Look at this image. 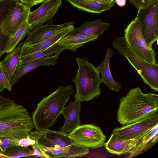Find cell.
Masks as SVG:
<instances>
[{
	"mask_svg": "<svg viewBox=\"0 0 158 158\" xmlns=\"http://www.w3.org/2000/svg\"><path fill=\"white\" fill-rule=\"evenodd\" d=\"M158 109V95L143 93L139 87L130 89L119 100L116 118L124 125L135 121L155 110Z\"/></svg>",
	"mask_w": 158,
	"mask_h": 158,
	"instance_id": "cell-1",
	"label": "cell"
},
{
	"mask_svg": "<svg viewBox=\"0 0 158 158\" xmlns=\"http://www.w3.org/2000/svg\"><path fill=\"white\" fill-rule=\"evenodd\" d=\"M74 91L70 85L60 86L38 103L32 116L36 131L47 130L55 124L58 117Z\"/></svg>",
	"mask_w": 158,
	"mask_h": 158,
	"instance_id": "cell-2",
	"label": "cell"
},
{
	"mask_svg": "<svg viewBox=\"0 0 158 158\" xmlns=\"http://www.w3.org/2000/svg\"><path fill=\"white\" fill-rule=\"evenodd\" d=\"M34 128L32 118L22 105L15 102L0 106V137L19 140Z\"/></svg>",
	"mask_w": 158,
	"mask_h": 158,
	"instance_id": "cell-3",
	"label": "cell"
},
{
	"mask_svg": "<svg viewBox=\"0 0 158 158\" xmlns=\"http://www.w3.org/2000/svg\"><path fill=\"white\" fill-rule=\"evenodd\" d=\"M75 60L78 70L72 79L76 89L74 98L81 102L88 101L98 96L101 93L100 85L102 83L99 73L86 58L76 57Z\"/></svg>",
	"mask_w": 158,
	"mask_h": 158,
	"instance_id": "cell-4",
	"label": "cell"
},
{
	"mask_svg": "<svg viewBox=\"0 0 158 158\" xmlns=\"http://www.w3.org/2000/svg\"><path fill=\"white\" fill-rule=\"evenodd\" d=\"M112 46L125 57L140 75L144 83L155 92L158 91V64L146 62L131 49L124 37L120 36L112 42Z\"/></svg>",
	"mask_w": 158,
	"mask_h": 158,
	"instance_id": "cell-5",
	"label": "cell"
},
{
	"mask_svg": "<svg viewBox=\"0 0 158 158\" xmlns=\"http://www.w3.org/2000/svg\"><path fill=\"white\" fill-rule=\"evenodd\" d=\"M125 40L131 50L143 61L157 64L156 54L152 48H149L143 37L140 25L136 17L127 27L124 31Z\"/></svg>",
	"mask_w": 158,
	"mask_h": 158,
	"instance_id": "cell-6",
	"label": "cell"
},
{
	"mask_svg": "<svg viewBox=\"0 0 158 158\" xmlns=\"http://www.w3.org/2000/svg\"><path fill=\"white\" fill-rule=\"evenodd\" d=\"M136 17L145 42L152 48L158 39V0H153L147 7L138 10Z\"/></svg>",
	"mask_w": 158,
	"mask_h": 158,
	"instance_id": "cell-7",
	"label": "cell"
},
{
	"mask_svg": "<svg viewBox=\"0 0 158 158\" xmlns=\"http://www.w3.org/2000/svg\"><path fill=\"white\" fill-rule=\"evenodd\" d=\"M68 135L74 144L93 149L104 146L106 139L100 128L94 124L80 125Z\"/></svg>",
	"mask_w": 158,
	"mask_h": 158,
	"instance_id": "cell-8",
	"label": "cell"
},
{
	"mask_svg": "<svg viewBox=\"0 0 158 158\" xmlns=\"http://www.w3.org/2000/svg\"><path fill=\"white\" fill-rule=\"evenodd\" d=\"M158 125V109L155 110L139 119L118 127L112 133L119 138L125 139L138 137Z\"/></svg>",
	"mask_w": 158,
	"mask_h": 158,
	"instance_id": "cell-9",
	"label": "cell"
},
{
	"mask_svg": "<svg viewBox=\"0 0 158 158\" xmlns=\"http://www.w3.org/2000/svg\"><path fill=\"white\" fill-rule=\"evenodd\" d=\"M31 8L20 2L11 7L0 26L4 36L7 38L13 35L27 20Z\"/></svg>",
	"mask_w": 158,
	"mask_h": 158,
	"instance_id": "cell-10",
	"label": "cell"
},
{
	"mask_svg": "<svg viewBox=\"0 0 158 158\" xmlns=\"http://www.w3.org/2000/svg\"><path fill=\"white\" fill-rule=\"evenodd\" d=\"M61 0H45L35 11L29 13L27 19L31 27L43 24L51 19L62 5Z\"/></svg>",
	"mask_w": 158,
	"mask_h": 158,
	"instance_id": "cell-11",
	"label": "cell"
},
{
	"mask_svg": "<svg viewBox=\"0 0 158 158\" xmlns=\"http://www.w3.org/2000/svg\"><path fill=\"white\" fill-rule=\"evenodd\" d=\"M71 22L55 25L51 21L46 24L31 27L27 35V37L23 45H29L39 43L47 39L64 29Z\"/></svg>",
	"mask_w": 158,
	"mask_h": 158,
	"instance_id": "cell-12",
	"label": "cell"
},
{
	"mask_svg": "<svg viewBox=\"0 0 158 158\" xmlns=\"http://www.w3.org/2000/svg\"><path fill=\"white\" fill-rule=\"evenodd\" d=\"M73 23L67 25L63 29L50 38L38 43L29 45H22L19 52V58L34 53L47 48L59 41L62 38L69 34L74 28Z\"/></svg>",
	"mask_w": 158,
	"mask_h": 158,
	"instance_id": "cell-13",
	"label": "cell"
},
{
	"mask_svg": "<svg viewBox=\"0 0 158 158\" xmlns=\"http://www.w3.org/2000/svg\"><path fill=\"white\" fill-rule=\"evenodd\" d=\"M81 108V102L76 99L64 107L61 114L64 117V122L60 128L61 131L69 133L80 125L79 115Z\"/></svg>",
	"mask_w": 158,
	"mask_h": 158,
	"instance_id": "cell-14",
	"label": "cell"
},
{
	"mask_svg": "<svg viewBox=\"0 0 158 158\" xmlns=\"http://www.w3.org/2000/svg\"><path fill=\"white\" fill-rule=\"evenodd\" d=\"M79 10L89 13L100 14L109 10L115 5L110 0H66Z\"/></svg>",
	"mask_w": 158,
	"mask_h": 158,
	"instance_id": "cell-15",
	"label": "cell"
},
{
	"mask_svg": "<svg viewBox=\"0 0 158 158\" xmlns=\"http://www.w3.org/2000/svg\"><path fill=\"white\" fill-rule=\"evenodd\" d=\"M137 138L125 139L119 138L113 133L111 135L104 146L107 151L112 154L120 156L129 154L135 148Z\"/></svg>",
	"mask_w": 158,
	"mask_h": 158,
	"instance_id": "cell-16",
	"label": "cell"
},
{
	"mask_svg": "<svg viewBox=\"0 0 158 158\" xmlns=\"http://www.w3.org/2000/svg\"><path fill=\"white\" fill-rule=\"evenodd\" d=\"M59 55L55 54L54 55L46 56L23 65L17 66L10 82L11 86H13L21 77L39 66H48L55 65L57 63Z\"/></svg>",
	"mask_w": 158,
	"mask_h": 158,
	"instance_id": "cell-17",
	"label": "cell"
},
{
	"mask_svg": "<svg viewBox=\"0 0 158 158\" xmlns=\"http://www.w3.org/2000/svg\"><path fill=\"white\" fill-rule=\"evenodd\" d=\"M113 50L108 48L104 58L96 69L102 75V83L105 84L111 90L118 92L122 89V85L114 79L110 67V59L113 57Z\"/></svg>",
	"mask_w": 158,
	"mask_h": 158,
	"instance_id": "cell-18",
	"label": "cell"
},
{
	"mask_svg": "<svg viewBox=\"0 0 158 158\" xmlns=\"http://www.w3.org/2000/svg\"><path fill=\"white\" fill-rule=\"evenodd\" d=\"M40 146L44 151L49 155L51 158L80 157L89 153V149L88 148L76 145L63 148L47 147L40 145Z\"/></svg>",
	"mask_w": 158,
	"mask_h": 158,
	"instance_id": "cell-19",
	"label": "cell"
},
{
	"mask_svg": "<svg viewBox=\"0 0 158 158\" xmlns=\"http://www.w3.org/2000/svg\"><path fill=\"white\" fill-rule=\"evenodd\" d=\"M109 23H104L101 19L85 22L79 27L74 28L69 34L70 35L81 34L99 36L110 27Z\"/></svg>",
	"mask_w": 158,
	"mask_h": 158,
	"instance_id": "cell-20",
	"label": "cell"
},
{
	"mask_svg": "<svg viewBox=\"0 0 158 158\" xmlns=\"http://www.w3.org/2000/svg\"><path fill=\"white\" fill-rule=\"evenodd\" d=\"M98 37L91 35L77 34L70 35L68 34L62 38L57 43L64 50H71L76 52L77 48L87 42L97 40Z\"/></svg>",
	"mask_w": 158,
	"mask_h": 158,
	"instance_id": "cell-21",
	"label": "cell"
},
{
	"mask_svg": "<svg viewBox=\"0 0 158 158\" xmlns=\"http://www.w3.org/2000/svg\"><path fill=\"white\" fill-rule=\"evenodd\" d=\"M158 138V125L137 138L135 146L129 154L128 158L135 156L143 152L147 147L156 142Z\"/></svg>",
	"mask_w": 158,
	"mask_h": 158,
	"instance_id": "cell-22",
	"label": "cell"
},
{
	"mask_svg": "<svg viewBox=\"0 0 158 158\" xmlns=\"http://www.w3.org/2000/svg\"><path fill=\"white\" fill-rule=\"evenodd\" d=\"M23 44V42L21 43L14 50L7 53L4 58L0 61L1 66L10 83L17 67L20 58V51Z\"/></svg>",
	"mask_w": 158,
	"mask_h": 158,
	"instance_id": "cell-23",
	"label": "cell"
},
{
	"mask_svg": "<svg viewBox=\"0 0 158 158\" xmlns=\"http://www.w3.org/2000/svg\"><path fill=\"white\" fill-rule=\"evenodd\" d=\"M64 50L57 42L47 48L19 58L17 66L24 65L43 58L51 56L54 54L60 55Z\"/></svg>",
	"mask_w": 158,
	"mask_h": 158,
	"instance_id": "cell-24",
	"label": "cell"
},
{
	"mask_svg": "<svg viewBox=\"0 0 158 158\" xmlns=\"http://www.w3.org/2000/svg\"><path fill=\"white\" fill-rule=\"evenodd\" d=\"M31 27L27 20L13 35L7 38L2 52L3 54L9 53L14 50L18 43L27 35Z\"/></svg>",
	"mask_w": 158,
	"mask_h": 158,
	"instance_id": "cell-25",
	"label": "cell"
},
{
	"mask_svg": "<svg viewBox=\"0 0 158 158\" xmlns=\"http://www.w3.org/2000/svg\"><path fill=\"white\" fill-rule=\"evenodd\" d=\"M0 153L6 158L31 157L33 156L32 149L28 147H23L20 145H14L6 148Z\"/></svg>",
	"mask_w": 158,
	"mask_h": 158,
	"instance_id": "cell-26",
	"label": "cell"
},
{
	"mask_svg": "<svg viewBox=\"0 0 158 158\" xmlns=\"http://www.w3.org/2000/svg\"><path fill=\"white\" fill-rule=\"evenodd\" d=\"M18 140L9 137H0V151H3L7 148L11 146L19 145Z\"/></svg>",
	"mask_w": 158,
	"mask_h": 158,
	"instance_id": "cell-27",
	"label": "cell"
},
{
	"mask_svg": "<svg viewBox=\"0 0 158 158\" xmlns=\"http://www.w3.org/2000/svg\"><path fill=\"white\" fill-rule=\"evenodd\" d=\"M33 156L41 158H51L50 156L40 147L38 141L31 146Z\"/></svg>",
	"mask_w": 158,
	"mask_h": 158,
	"instance_id": "cell-28",
	"label": "cell"
},
{
	"mask_svg": "<svg viewBox=\"0 0 158 158\" xmlns=\"http://www.w3.org/2000/svg\"><path fill=\"white\" fill-rule=\"evenodd\" d=\"M153 0H129L130 3L138 10L148 6Z\"/></svg>",
	"mask_w": 158,
	"mask_h": 158,
	"instance_id": "cell-29",
	"label": "cell"
},
{
	"mask_svg": "<svg viewBox=\"0 0 158 158\" xmlns=\"http://www.w3.org/2000/svg\"><path fill=\"white\" fill-rule=\"evenodd\" d=\"M0 84L10 91L12 90V86L8 81L0 64Z\"/></svg>",
	"mask_w": 158,
	"mask_h": 158,
	"instance_id": "cell-30",
	"label": "cell"
},
{
	"mask_svg": "<svg viewBox=\"0 0 158 158\" xmlns=\"http://www.w3.org/2000/svg\"><path fill=\"white\" fill-rule=\"evenodd\" d=\"M45 0H19L20 2L31 8L33 6L43 3Z\"/></svg>",
	"mask_w": 158,
	"mask_h": 158,
	"instance_id": "cell-31",
	"label": "cell"
},
{
	"mask_svg": "<svg viewBox=\"0 0 158 158\" xmlns=\"http://www.w3.org/2000/svg\"><path fill=\"white\" fill-rule=\"evenodd\" d=\"M13 100L4 98L0 95V106L4 105L14 103Z\"/></svg>",
	"mask_w": 158,
	"mask_h": 158,
	"instance_id": "cell-32",
	"label": "cell"
},
{
	"mask_svg": "<svg viewBox=\"0 0 158 158\" xmlns=\"http://www.w3.org/2000/svg\"><path fill=\"white\" fill-rule=\"evenodd\" d=\"M6 39L2 34L1 31L0 30V51L2 52L4 48Z\"/></svg>",
	"mask_w": 158,
	"mask_h": 158,
	"instance_id": "cell-33",
	"label": "cell"
},
{
	"mask_svg": "<svg viewBox=\"0 0 158 158\" xmlns=\"http://www.w3.org/2000/svg\"><path fill=\"white\" fill-rule=\"evenodd\" d=\"M115 3L120 7H123L125 5L126 0H114Z\"/></svg>",
	"mask_w": 158,
	"mask_h": 158,
	"instance_id": "cell-34",
	"label": "cell"
},
{
	"mask_svg": "<svg viewBox=\"0 0 158 158\" xmlns=\"http://www.w3.org/2000/svg\"><path fill=\"white\" fill-rule=\"evenodd\" d=\"M5 88L3 85L0 84V93Z\"/></svg>",
	"mask_w": 158,
	"mask_h": 158,
	"instance_id": "cell-35",
	"label": "cell"
},
{
	"mask_svg": "<svg viewBox=\"0 0 158 158\" xmlns=\"http://www.w3.org/2000/svg\"><path fill=\"white\" fill-rule=\"evenodd\" d=\"M0 158H6V157L0 153Z\"/></svg>",
	"mask_w": 158,
	"mask_h": 158,
	"instance_id": "cell-36",
	"label": "cell"
},
{
	"mask_svg": "<svg viewBox=\"0 0 158 158\" xmlns=\"http://www.w3.org/2000/svg\"><path fill=\"white\" fill-rule=\"evenodd\" d=\"M3 55V54L2 53V52L0 51V59L1 58V57Z\"/></svg>",
	"mask_w": 158,
	"mask_h": 158,
	"instance_id": "cell-37",
	"label": "cell"
},
{
	"mask_svg": "<svg viewBox=\"0 0 158 158\" xmlns=\"http://www.w3.org/2000/svg\"><path fill=\"white\" fill-rule=\"evenodd\" d=\"M110 0L111 1H114V0Z\"/></svg>",
	"mask_w": 158,
	"mask_h": 158,
	"instance_id": "cell-38",
	"label": "cell"
}]
</instances>
